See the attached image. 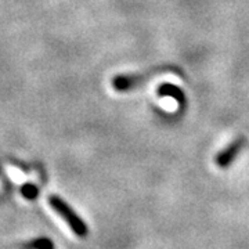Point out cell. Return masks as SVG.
<instances>
[{
	"mask_svg": "<svg viewBox=\"0 0 249 249\" xmlns=\"http://www.w3.org/2000/svg\"><path fill=\"white\" fill-rule=\"evenodd\" d=\"M19 249H53V242L47 238H39V240L29 241L21 245Z\"/></svg>",
	"mask_w": 249,
	"mask_h": 249,
	"instance_id": "cell-5",
	"label": "cell"
},
{
	"mask_svg": "<svg viewBox=\"0 0 249 249\" xmlns=\"http://www.w3.org/2000/svg\"><path fill=\"white\" fill-rule=\"evenodd\" d=\"M172 71L169 67H157L154 70H150L142 73H134V75H119L115 76L112 80V86L114 89L118 91H130L134 90L137 86H142V83L148 82V80L154 79V76H157L158 73L162 72Z\"/></svg>",
	"mask_w": 249,
	"mask_h": 249,
	"instance_id": "cell-2",
	"label": "cell"
},
{
	"mask_svg": "<svg viewBox=\"0 0 249 249\" xmlns=\"http://www.w3.org/2000/svg\"><path fill=\"white\" fill-rule=\"evenodd\" d=\"M24 193H25L28 196L34 198V196H36V194H37V188H35L34 186H25L24 187Z\"/></svg>",
	"mask_w": 249,
	"mask_h": 249,
	"instance_id": "cell-6",
	"label": "cell"
},
{
	"mask_svg": "<svg viewBox=\"0 0 249 249\" xmlns=\"http://www.w3.org/2000/svg\"><path fill=\"white\" fill-rule=\"evenodd\" d=\"M158 94L160 96H169V97H173L176 101H178L180 106H184L186 103V96L181 90L178 89V86H173L170 83H165L158 88Z\"/></svg>",
	"mask_w": 249,
	"mask_h": 249,
	"instance_id": "cell-4",
	"label": "cell"
},
{
	"mask_svg": "<svg viewBox=\"0 0 249 249\" xmlns=\"http://www.w3.org/2000/svg\"><path fill=\"white\" fill-rule=\"evenodd\" d=\"M49 204H50V206L53 208L54 211L67 222V224L71 227L72 231L75 232L78 237H82V238H83V237L88 235L89 229H88L86 223L83 222L79 216L73 212V209H72L71 206L67 204L62 198L55 196H49Z\"/></svg>",
	"mask_w": 249,
	"mask_h": 249,
	"instance_id": "cell-1",
	"label": "cell"
},
{
	"mask_svg": "<svg viewBox=\"0 0 249 249\" xmlns=\"http://www.w3.org/2000/svg\"><path fill=\"white\" fill-rule=\"evenodd\" d=\"M244 144H245V137H238V139L234 140L229 147H226L222 152H219L217 157H216V163H217V166H219V168H223V169H224V168H229L230 163H231L232 160H235V157L238 155V152L242 150Z\"/></svg>",
	"mask_w": 249,
	"mask_h": 249,
	"instance_id": "cell-3",
	"label": "cell"
}]
</instances>
